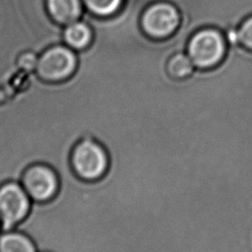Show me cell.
<instances>
[{
  "mask_svg": "<svg viewBox=\"0 0 252 252\" xmlns=\"http://www.w3.org/2000/svg\"><path fill=\"white\" fill-rule=\"evenodd\" d=\"M0 252H38L35 243L17 229L0 232Z\"/></svg>",
  "mask_w": 252,
  "mask_h": 252,
  "instance_id": "obj_7",
  "label": "cell"
},
{
  "mask_svg": "<svg viewBox=\"0 0 252 252\" xmlns=\"http://www.w3.org/2000/svg\"><path fill=\"white\" fill-rule=\"evenodd\" d=\"M71 166L84 181L101 180L109 169V156L105 148L92 138L79 141L71 153Z\"/></svg>",
  "mask_w": 252,
  "mask_h": 252,
  "instance_id": "obj_1",
  "label": "cell"
},
{
  "mask_svg": "<svg viewBox=\"0 0 252 252\" xmlns=\"http://www.w3.org/2000/svg\"><path fill=\"white\" fill-rule=\"evenodd\" d=\"M74 57L67 49L58 47L46 52L38 63V73L47 81H59L68 77L74 69Z\"/></svg>",
  "mask_w": 252,
  "mask_h": 252,
  "instance_id": "obj_6",
  "label": "cell"
},
{
  "mask_svg": "<svg viewBox=\"0 0 252 252\" xmlns=\"http://www.w3.org/2000/svg\"><path fill=\"white\" fill-rule=\"evenodd\" d=\"M238 37L244 45L252 48V18L243 23L239 30Z\"/></svg>",
  "mask_w": 252,
  "mask_h": 252,
  "instance_id": "obj_12",
  "label": "cell"
},
{
  "mask_svg": "<svg viewBox=\"0 0 252 252\" xmlns=\"http://www.w3.org/2000/svg\"><path fill=\"white\" fill-rule=\"evenodd\" d=\"M178 24V15L174 7L168 4H156L143 16V26L148 33L157 37L169 34Z\"/></svg>",
  "mask_w": 252,
  "mask_h": 252,
  "instance_id": "obj_5",
  "label": "cell"
},
{
  "mask_svg": "<svg viewBox=\"0 0 252 252\" xmlns=\"http://www.w3.org/2000/svg\"><path fill=\"white\" fill-rule=\"evenodd\" d=\"M39 252H48V251H39Z\"/></svg>",
  "mask_w": 252,
  "mask_h": 252,
  "instance_id": "obj_13",
  "label": "cell"
},
{
  "mask_svg": "<svg viewBox=\"0 0 252 252\" xmlns=\"http://www.w3.org/2000/svg\"><path fill=\"white\" fill-rule=\"evenodd\" d=\"M20 183L32 203H46L52 200L59 190V177L48 164L36 162L24 171Z\"/></svg>",
  "mask_w": 252,
  "mask_h": 252,
  "instance_id": "obj_3",
  "label": "cell"
},
{
  "mask_svg": "<svg viewBox=\"0 0 252 252\" xmlns=\"http://www.w3.org/2000/svg\"><path fill=\"white\" fill-rule=\"evenodd\" d=\"M49 9L60 22H73L80 12L78 0H49Z\"/></svg>",
  "mask_w": 252,
  "mask_h": 252,
  "instance_id": "obj_8",
  "label": "cell"
},
{
  "mask_svg": "<svg viewBox=\"0 0 252 252\" xmlns=\"http://www.w3.org/2000/svg\"><path fill=\"white\" fill-rule=\"evenodd\" d=\"M32 201L18 181L0 185V232L15 229L29 215Z\"/></svg>",
  "mask_w": 252,
  "mask_h": 252,
  "instance_id": "obj_2",
  "label": "cell"
},
{
  "mask_svg": "<svg viewBox=\"0 0 252 252\" xmlns=\"http://www.w3.org/2000/svg\"><path fill=\"white\" fill-rule=\"evenodd\" d=\"M167 69L171 77L182 79L191 74L192 63L185 55L177 54L169 61Z\"/></svg>",
  "mask_w": 252,
  "mask_h": 252,
  "instance_id": "obj_9",
  "label": "cell"
},
{
  "mask_svg": "<svg viewBox=\"0 0 252 252\" xmlns=\"http://www.w3.org/2000/svg\"><path fill=\"white\" fill-rule=\"evenodd\" d=\"M65 35L67 41L71 45L75 47H82L88 42L90 32L85 25L75 23L67 29Z\"/></svg>",
  "mask_w": 252,
  "mask_h": 252,
  "instance_id": "obj_10",
  "label": "cell"
},
{
  "mask_svg": "<svg viewBox=\"0 0 252 252\" xmlns=\"http://www.w3.org/2000/svg\"><path fill=\"white\" fill-rule=\"evenodd\" d=\"M121 0H86L88 6L95 13L107 15L114 12Z\"/></svg>",
  "mask_w": 252,
  "mask_h": 252,
  "instance_id": "obj_11",
  "label": "cell"
},
{
  "mask_svg": "<svg viewBox=\"0 0 252 252\" xmlns=\"http://www.w3.org/2000/svg\"><path fill=\"white\" fill-rule=\"evenodd\" d=\"M222 53L223 41L216 31H201L190 41L189 55L199 67L213 66L221 58Z\"/></svg>",
  "mask_w": 252,
  "mask_h": 252,
  "instance_id": "obj_4",
  "label": "cell"
}]
</instances>
